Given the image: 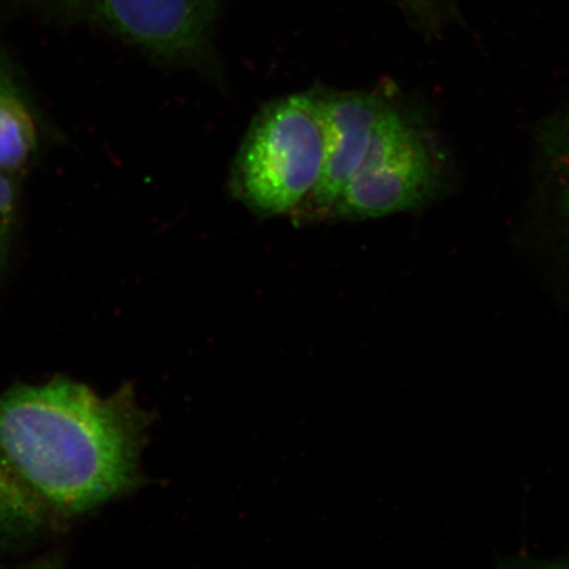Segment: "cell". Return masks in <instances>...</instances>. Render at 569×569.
Returning <instances> with one entry per match:
<instances>
[{
    "label": "cell",
    "mask_w": 569,
    "mask_h": 569,
    "mask_svg": "<svg viewBox=\"0 0 569 569\" xmlns=\"http://www.w3.org/2000/svg\"><path fill=\"white\" fill-rule=\"evenodd\" d=\"M151 425L127 383L20 386L0 397V467L53 530L139 486Z\"/></svg>",
    "instance_id": "cell-1"
},
{
    "label": "cell",
    "mask_w": 569,
    "mask_h": 569,
    "mask_svg": "<svg viewBox=\"0 0 569 569\" xmlns=\"http://www.w3.org/2000/svg\"><path fill=\"white\" fill-rule=\"evenodd\" d=\"M52 16L87 21L167 67L210 68L219 0H30Z\"/></svg>",
    "instance_id": "cell-4"
},
{
    "label": "cell",
    "mask_w": 569,
    "mask_h": 569,
    "mask_svg": "<svg viewBox=\"0 0 569 569\" xmlns=\"http://www.w3.org/2000/svg\"><path fill=\"white\" fill-rule=\"evenodd\" d=\"M450 159L422 119L390 103L365 160L347 182L331 216L366 220L416 211L451 188Z\"/></svg>",
    "instance_id": "cell-3"
},
{
    "label": "cell",
    "mask_w": 569,
    "mask_h": 569,
    "mask_svg": "<svg viewBox=\"0 0 569 569\" xmlns=\"http://www.w3.org/2000/svg\"><path fill=\"white\" fill-rule=\"evenodd\" d=\"M10 74V71L7 70V67L4 66L2 60H0V88L4 87V84L7 83L13 82Z\"/></svg>",
    "instance_id": "cell-9"
},
{
    "label": "cell",
    "mask_w": 569,
    "mask_h": 569,
    "mask_svg": "<svg viewBox=\"0 0 569 569\" xmlns=\"http://www.w3.org/2000/svg\"><path fill=\"white\" fill-rule=\"evenodd\" d=\"M18 190L16 177L0 172V272L9 256L17 218Z\"/></svg>",
    "instance_id": "cell-8"
},
{
    "label": "cell",
    "mask_w": 569,
    "mask_h": 569,
    "mask_svg": "<svg viewBox=\"0 0 569 569\" xmlns=\"http://www.w3.org/2000/svg\"><path fill=\"white\" fill-rule=\"evenodd\" d=\"M38 128L16 83L0 88V172H23L38 149Z\"/></svg>",
    "instance_id": "cell-6"
},
{
    "label": "cell",
    "mask_w": 569,
    "mask_h": 569,
    "mask_svg": "<svg viewBox=\"0 0 569 569\" xmlns=\"http://www.w3.org/2000/svg\"><path fill=\"white\" fill-rule=\"evenodd\" d=\"M323 156L317 92L276 99L256 116L241 142L232 194L261 218L298 210L317 187Z\"/></svg>",
    "instance_id": "cell-2"
},
{
    "label": "cell",
    "mask_w": 569,
    "mask_h": 569,
    "mask_svg": "<svg viewBox=\"0 0 569 569\" xmlns=\"http://www.w3.org/2000/svg\"><path fill=\"white\" fill-rule=\"evenodd\" d=\"M317 94L325 137L323 166L317 187L301 206L312 216L331 212L347 182L365 160L376 127L390 104L380 94L367 91Z\"/></svg>",
    "instance_id": "cell-5"
},
{
    "label": "cell",
    "mask_w": 569,
    "mask_h": 569,
    "mask_svg": "<svg viewBox=\"0 0 569 569\" xmlns=\"http://www.w3.org/2000/svg\"><path fill=\"white\" fill-rule=\"evenodd\" d=\"M539 148L550 174L551 210L559 240L569 252V104L542 128Z\"/></svg>",
    "instance_id": "cell-7"
}]
</instances>
